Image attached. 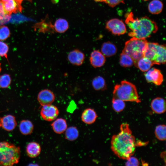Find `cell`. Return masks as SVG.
I'll return each instance as SVG.
<instances>
[{"instance_id":"1","label":"cell","mask_w":166,"mask_h":166,"mask_svg":"<svg viewBox=\"0 0 166 166\" xmlns=\"http://www.w3.org/2000/svg\"><path fill=\"white\" fill-rule=\"evenodd\" d=\"M120 130V132L112 137L111 148L119 158L127 160L134 153L136 143L128 124H121Z\"/></svg>"},{"instance_id":"2","label":"cell","mask_w":166,"mask_h":166,"mask_svg":"<svg viewBox=\"0 0 166 166\" xmlns=\"http://www.w3.org/2000/svg\"><path fill=\"white\" fill-rule=\"evenodd\" d=\"M125 17V22L131 31L128 35L131 37L146 39L158 30L156 22L147 16L135 18L130 12L126 14Z\"/></svg>"},{"instance_id":"3","label":"cell","mask_w":166,"mask_h":166,"mask_svg":"<svg viewBox=\"0 0 166 166\" xmlns=\"http://www.w3.org/2000/svg\"><path fill=\"white\" fill-rule=\"evenodd\" d=\"M113 98L121 99L124 101L141 102L136 86L126 81H122L116 85L113 92Z\"/></svg>"},{"instance_id":"4","label":"cell","mask_w":166,"mask_h":166,"mask_svg":"<svg viewBox=\"0 0 166 166\" xmlns=\"http://www.w3.org/2000/svg\"><path fill=\"white\" fill-rule=\"evenodd\" d=\"M20 156L19 147L7 142H0V165L10 166L17 164Z\"/></svg>"},{"instance_id":"5","label":"cell","mask_w":166,"mask_h":166,"mask_svg":"<svg viewBox=\"0 0 166 166\" xmlns=\"http://www.w3.org/2000/svg\"><path fill=\"white\" fill-rule=\"evenodd\" d=\"M148 42L146 39L132 37L125 42L122 51L132 58L135 66L138 60L144 57Z\"/></svg>"},{"instance_id":"6","label":"cell","mask_w":166,"mask_h":166,"mask_svg":"<svg viewBox=\"0 0 166 166\" xmlns=\"http://www.w3.org/2000/svg\"><path fill=\"white\" fill-rule=\"evenodd\" d=\"M166 47L157 43L148 42L144 57L150 60L154 65L164 64L166 62Z\"/></svg>"},{"instance_id":"7","label":"cell","mask_w":166,"mask_h":166,"mask_svg":"<svg viewBox=\"0 0 166 166\" xmlns=\"http://www.w3.org/2000/svg\"><path fill=\"white\" fill-rule=\"evenodd\" d=\"M106 28L115 35H122L126 32L125 24L123 21L117 18L108 21L106 24Z\"/></svg>"},{"instance_id":"8","label":"cell","mask_w":166,"mask_h":166,"mask_svg":"<svg viewBox=\"0 0 166 166\" xmlns=\"http://www.w3.org/2000/svg\"><path fill=\"white\" fill-rule=\"evenodd\" d=\"M42 106L40 115L43 119L46 121H51L56 119L59 113L56 106L52 104Z\"/></svg>"},{"instance_id":"9","label":"cell","mask_w":166,"mask_h":166,"mask_svg":"<svg viewBox=\"0 0 166 166\" xmlns=\"http://www.w3.org/2000/svg\"><path fill=\"white\" fill-rule=\"evenodd\" d=\"M146 81L157 85H160L163 81V77L160 71L155 68H151L144 73Z\"/></svg>"},{"instance_id":"10","label":"cell","mask_w":166,"mask_h":166,"mask_svg":"<svg viewBox=\"0 0 166 166\" xmlns=\"http://www.w3.org/2000/svg\"><path fill=\"white\" fill-rule=\"evenodd\" d=\"M6 14L10 15L12 13L21 12L23 8L17 0H0Z\"/></svg>"},{"instance_id":"11","label":"cell","mask_w":166,"mask_h":166,"mask_svg":"<svg viewBox=\"0 0 166 166\" xmlns=\"http://www.w3.org/2000/svg\"><path fill=\"white\" fill-rule=\"evenodd\" d=\"M55 97L50 90L45 89L40 91L38 96V100L42 106L52 104L54 101Z\"/></svg>"},{"instance_id":"12","label":"cell","mask_w":166,"mask_h":166,"mask_svg":"<svg viewBox=\"0 0 166 166\" xmlns=\"http://www.w3.org/2000/svg\"><path fill=\"white\" fill-rule=\"evenodd\" d=\"M67 58L68 61L72 64L79 66L83 63L85 56L81 51L78 49H75L69 53Z\"/></svg>"},{"instance_id":"13","label":"cell","mask_w":166,"mask_h":166,"mask_svg":"<svg viewBox=\"0 0 166 166\" xmlns=\"http://www.w3.org/2000/svg\"><path fill=\"white\" fill-rule=\"evenodd\" d=\"M105 57L99 50H94L90 53L89 57L90 64L94 68L102 67L105 63Z\"/></svg>"},{"instance_id":"14","label":"cell","mask_w":166,"mask_h":166,"mask_svg":"<svg viewBox=\"0 0 166 166\" xmlns=\"http://www.w3.org/2000/svg\"><path fill=\"white\" fill-rule=\"evenodd\" d=\"M0 126L7 131H12L17 125L15 117L11 115H6L0 118Z\"/></svg>"},{"instance_id":"15","label":"cell","mask_w":166,"mask_h":166,"mask_svg":"<svg viewBox=\"0 0 166 166\" xmlns=\"http://www.w3.org/2000/svg\"><path fill=\"white\" fill-rule=\"evenodd\" d=\"M151 108L155 113L161 114L164 113L166 111V101L163 98L156 97L152 101Z\"/></svg>"},{"instance_id":"16","label":"cell","mask_w":166,"mask_h":166,"mask_svg":"<svg viewBox=\"0 0 166 166\" xmlns=\"http://www.w3.org/2000/svg\"><path fill=\"white\" fill-rule=\"evenodd\" d=\"M97 116L94 110L91 108H87L83 112L81 115V119L85 123L90 124L96 121Z\"/></svg>"},{"instance_id":"17","label":"cell","mask_w":166,"mask_h":166,"mask_svg":"<svg viewBox=\"0 0 166 166\" xmlns=\"http://www.w3.org/2000/svg\"><path fill=\"white\" fill-rule=\"evenodd\" d=\"M51 126L53 131L58 134L64 132L67 128L66 121L62 118L56 119L51 124Z\"/></svg>"},{"instance_id":"18","label":"cell","mask_w":166,"mask_h":166,"mask_svg":"<svg viewBox=\"0 0 166 166\" xmlns=\"http://www.w3.org/2000/svg\"><path fill=\"white\" fill-rule=\"evenodd\" d=\"M117 51L116 46L110 42L104 43L101 47V52L105 57H109L115 55Z\"/></svg>"},{"instance_id":"19","label":"cell","mask_w":166,"mask_h":166,"mask_svg":"<svg viewBox=\"0 0 166 166\" xmlns=\"http://www.w3.org/2000/svg\"><path fill=\"white\" fill-rule=\"evenodd\" d=\"M26 152L28 156L31 158L38 156L41 152V147L39 144L32 142L29 143L26 147Z\"/></svg>"},{"instance_id":"20","label":"cell","mask_w":166,"mask_h":166,"mask_svg":"<svg viewBox=\"0 0 166 166\" xmlns=\"http://www.w3.org/2000/svg\"><path fill=\"white\" fill-rule=\"evenodd\" d=\"M53 27L54 31L59 33H63L68 30L69 24L66 19L59 18L55 21Z\"/></svg>"},{"instance_id":"21","label":"cell","mask_w":166,"mask_h":166,"mask_svg":"<svg viewBox=\"0 0 166 166\" xmlns=\"http://www.w3.org/2000/svg\"><path fill=\"white\" fill-rule=\"evenodd\" d=\"M154 65L152 61L148 58L143 57L138 60L135 66L143 72H146Z\"/></svg>"},{"instance_id":"22","label":"cell","mask_w":166,"mask_h":166,"mask_svg":"<svg viewBox=\"0 0 166 166\" xmlns=\"http://www.w3.org/2000/svg\"><path fill=\"white\" fill-rule=\"evenodd\" d=\"M163 5L159 0H153L149 4L148 9L149 12L153 14H159L162 11Z\"/></svg>"},{"instance_id":"23","label":"cell","mask_w":166,"mask_h":166,"mask_svg":"<svg viewBox=\"0 0 166 166\" xmlns=\"http://www.w3.org/2000/svg\"><path fill=\"white\" fill-rule=\"evenodd\" d=\"M21 132L24 135L31 134L34 129V125L31 121L28 120H23L21 121L19 125Z\"/></svg>"},{"instance_id":"24","label":"cell","mask_w":166,"mask_h":166,"mask_svg":"<svg viewBox=\"0 0 166 166\" xmlns=\"http://www.w3.org/2000/svg\"><path fill=\"white\" fill-rule=\"evenodd\" d=\"M92 85L94 89L97 91H103L106 89L105 80L101 76H98L94 78L92 81Z\"/></svg>"},{"instance_id":"25","label":"cell","mask_w":166,"mask_h":166,"mask_svg":"<svg viewBox=\"0 0 166 166\" xmlns=\"http://www.w3.org/2000/svg\"><path fill=\"white\" fill-rule=\"evenodd\" d=\"M119 63L124 67H130L134 65L132 58L128 55L122 51L120 56Z\"/></svg>"},{"instance_id":"26","label":"cell","mask_w":166,"mask_h":166,"mask_svg":"<svg viewBox=\"0 0 166 166\" xmlns=\"http://www.w3.org/2000/svg\"><path fill=\"white\" fill-rule=\"evenodd\" d=\"M65 131V138L69 141L74 140L78 137L79 132L75 127L71 126L67 128Z\"/></svg>"},{"instance_id":"27","label":"cell","mask_w":166,"mask_h":166,"mask_svg":"<svg viewBox=\"0 0 166 166\" xmlns=\"http://www.w3.org/2000/svg\"><path fill=\"white\" fill-rule=\"evenodd\" d=\"M166 126L165 124L157 126L155 129V134L156 138L161 141L166 140Z\"/></svg>"},{"instance_id":"28","label":"cell","mask_w":166,"mask_h":166,"mask_svg":"<svg viewBox=\"0 0 166 166\" xmlns=\"http://www.w3.org/2000/svg\"><path fill=\"white\" fill-rule=\"evenodd\" d=\"M124 101L117 98H113L112 106L113 110L116 112H120L124 109L125 107Z\"/></svg>"},{"instance_id":"29","label":"cell","mask_w":166,"mask_h":166,"mask_svg":"<svg viewBox=\"0 0 166 166\" xmlns=\"http://www.w3.org/2000/svg\"><path fill=\"white\" fill-rule=\"evenodd\" d=\"M40 31L41 32L45 33L46 32H53L54 31L53 25L51 22H47L45 20L43 21L39 24Z\"/></svg>"},{"instance_id":"30","label":"cell","mask_w":166,"mask_h":166,"mask_svg":"<svg viewBox=\"0 0 166 166\" xmlns=\"http://www.w3.org/2000/svg\"><path fill=\"white\" fill-rule=\"evenodd\" d=\"M11 82V78L8 74H4L0 76V87L6 88L9 87Z\"/></svg>"},{"instance_id":"31","label":"cell","mask_w":166,"mask_h":166,"mask_svg":"<svg viewBox=\"0 0 166 166\" xmlns=\"http://www.w3.org/2000/svg\"><path fill=\"white\" fill-rule=\"evenodd\" d=\"M9 28L6 26H0V41L5 40L10 36Z\"/></svg>"},{"instance_id":"32","label":"cell","mask_w":166,"mask_h":166,"mask_svg":"<svg viewBox=\"0 0 166 166\" xmlns=\"http://www.w3.org/2000/svg\"><path fill=\"white\" fill-rule=\"evenodd\" d=\"M10 16L5 13L2 3L0 0V25H2L8 21L10 18Z\"/></svg>"},{"instance_id":"33","label":"cell","mask_w":166,"mask_h":166,"mask_svg":"<svg viewBox=\"0 0 166 166\" xmlns=\"http://www.w3.org/2000/svg\"><path fill=\"white\" fill-rule=\"evenodd\" d=\"M9 50L8 45L5 42L0 41V56L7 59V53Z\"/></svg>"},{"instance_id":"34","label":"cell","mask_w":166,"mask_h":166,"mask_svg":"<svg viewBox=\"0 0 166 166\" xmlns=\"http://www.w3.org/2000/svg\"><path fill=\"white\" fill-rule=\"evenodd\" d=\"M127 160V161L125 163L126 166H138L140 164L139 162L138 159L135 157L131 156Z\"/></svg>"},{"instance_id":"35","label":"cell","mask_w":166,"mask_h":166,"mask_svg":"<svg viewBox=\"0 0 166 166\" xmlns=\"http://www.w3.org/2000/svg\"><path fill=\"white\" fill-rule=\"evenodd\" d=\"M109 6L114 7L121 3H124V0H105V2Z\"/></svg>"},{"instance_id":"36","label":"cell","mask_w":166,"mask_h":166,"mask_svg":"<svg viewBox=\"0 0 166 166\" xmlns=\"http://www.w3.org/2000/svg\"><path fill=\"white\" fill-rule=\"evenodd\" d=\"M19 2L20 4H22V3L23 1L25 0H17ZM27 0L28 1L31 2H32V0Z\"/></svg>"},{"instance_id":"37","label":"cell","mask_w":166,"mask_h":166,"mask_svg":"<svg viewBox=\"0 0 166 166\" xmlns=\"http://www.w3.org/2000/svg\"><path fill=\"white\" fill-rule=\"evenodd\" d=\"M51 1L53 3L56 4L58 3L59 0H51Z\"/></svg>"},{"instance_id":"38","label":"cell","mask_w":166,"mask_h":166,"mask_svg":"<svg viewBox=\"0 0 166 166\" xmlns=\"http://www.w3.org/2000/svg\"><path fill=\"white\" fill-rule=\"evenodd\" d=\"M96 2H105V0H94Z\"/></svg>"},{"instance_id":"39","label":"cell","mask_w":166,"mask_h":166,"mask_svg":"<svg viewBox=\"0 0 166 166\" xmlns=\"http://www.w3.org/2000/svg\"><path fill=\"white\" fill-rule=\"evenodd\" d=\"M1 63H0V72H1Z\"/></svg>"},{"instance_id":"40","label":"cell","mask_w":166,"mask_h":166,"mask_svg":"<svg viewBox=\"0 0 166 166\" xmlns=\"http://www.w3.org/2000/svg\"><path fill=\"white\" fill-rule=\"evenodd\" d=\"M144 0V1H148V0Z\"/></svg>"}]
</instances>
